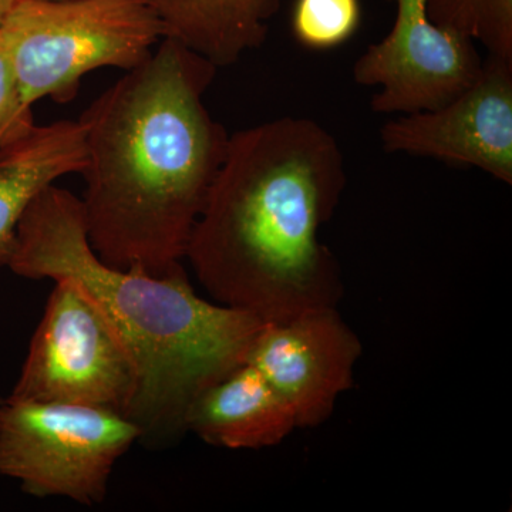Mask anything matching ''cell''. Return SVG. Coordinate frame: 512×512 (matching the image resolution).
<instances>
[{"instance_id":"6da1fadb","label":"cell","mask_w":512,"mask_h":512,"mask_svg":"<svg viewBox=\"0 0 512 512\" xmlns=\"http://www.w3.org/2000/svg\"><path fill=\"white\" fill-rule=\"evenodd\" d=\"M218 67L171 37L80 117L87 237L101 261L154 276L181 268L227 156L204 94Z\"/></svg>"},{"instance_id":"7a4b0ae2","label":"cell","mask_w":512,"mask_h":512,"mask_svg":"<svg viewBox=\"0 0 512 512\" xmlns=\"http://www.w3.org/2000/svg\"><path fill=\"white\" fill-rule=\"evenodd\" d=\"M348 184L338 140L281 117L229 136L185 258L212 301L278 323L338 306L342 274L320 241Z\"/></svg>"},{"instance_id":"3957f363","label":"cell","mask_w":512,"mask_h":512,"mask_svg":"<svg viewBox=\"0 0 512 512\" xmlns=\"http://www.w3.org/2000/svg\"><path fill=\"white\" fill-rule=\"evenodd\" d=\"M22 278L69 279L100 309L133 360L136 402L128 419L143 437L185 431V416L205 389L244 365L265 325L251 313L201 298L181 268L154 276L141 266L114 268L87 237L82 200L47 187L19 222L9 264Z\"/></svg>"},{"instance_id":"277c9868","label":"cell","mask_w":512,"mask_h":512,"mask_svg":"<svg viewBox=\"0 0 512 512\" xmlns=\"http://www.w3.org/2000/svg\"><path fill=\"white\" fill-rule=\"evenodd\" d=\"M28 106L73 100L101 67L134 69L165 37L147 0H15L0 22Z\"/></svg>"},{"instance_id":"5b68a950","label":"cell","mask_w":512,"mask_h":512,"mask_svg":"<svg viewBox=\"0 0 512 512\" xmlns=\"http://www.w3.org/2000/svg\"><path fill=\"white\" fill-rule=\"evenodd\" d=\"M141 437L113 410L8 397L0 403V476L32 497L99 504L117 461Z\"/></svg>"},{"instance_id":"8992f818","label":"cell","mask_w":512,"mask_h":512,"mask_svg":"<svg viewBox=\"0 0 512 512\" xmlns=\"http://www.w3.org/2000/svg\"><path fill=\"white\" fill-rule=\"evenodd\" d=\"M133 360L100 309L74 282L56 279L9 399L83 404L128 417Z\"/></svg>"},{"instance_id":"52a82bcc","label":"cell","mask_w":512,"mask_h":512,"mask_svg":"<svg viewBox=\"0 0 512 512\" xmlns=\"http://www.w3.org/2000/svg\"><path fill=\"white\" fill-rule=\"evenodd\" d=\"M390 2L397 6L392 30L353 66L359 86L379 87L370 106L375 113L436 109L476 82L484 60L473 40L436 25L429 0Z\"/></svg>"},{"instance_id":"ba28073f","label":"cell","mask_w":512,"mask_h":512,"mask_svg":"<svg viewBox=\"0 0 512 512\" xmlns=\"http://www.w3.org/2000/svg\"><path fill=\"white\" fill-rule=\"evenodd\" d=\"M386 153L480 168L512 184V59L488 55L480 76L443 106L387 121Z\"/></svg>"},{"instance_id":"9c48e42d","label":"cell","mask_w":512,"mask_h":512,"mask_svg":"<svg viewBox=\"0 0 512 512\" xmlns=\"http://www.w3.org/2000/svg\"><path fill=\"white\" fill-rule=\"evenodd\" d=\"M363 346L338 306H320L278 323H265L245 363L254 366L284 397L298 429L330 419L353 386Z\"/></svg>"},{"instance_id":"30bf717a","label":"cell","mask_w":512,"mask_h":512,"mask_svg":"<svg viewBox=\"0 0 512 512\" xmlns=\"http://www.w3.org/2000/svg\"><path fill=\"white\" fill-rule=\"evenodd\" d=\"M295 429L291 406L249 363L205 389L185 416V431L228 450L278 446Z\"/></svg>"},{"instance_id":"8fae6325","label":"cell","mask_w":512,"mask_h":512,"mask_svg":"<svg viewBox=\"0 0 512 512\" xmlns=\"http://www.w3.org/2000/svg\"><path fill=\"white\" fill-rule=\"evenodd\" d=\"M86 167V133L80 121L35 124L0 148V268H9L19 222L30 204L59 178L82 174Z\"/></svg>"},{"instance_id":"7c38bea8","label":"cell","mask_w":512,"mask_h":512,"mask_svg":"<svg viewBox=\"0 0 512 512\" xmlns=\"http://www.w3.org/2000/svg\"><path fill=\"white\" fill-rule=\"evenodd\" d=\"M177 40L217 67L237 63L268 36L281 0H147Z\"/></svg>"},{"instance_id":"4fadbf2b","label":"cell","mask_w":512,"mask_h":512,"mask_svg":"<svg viewBox=\"0 0 512 512\" xmlns=\"http://www.w3.org/2000/svg\"><path fill=\"white\" fill-rule=\"evenodd\" d=\"M430 19L480 42L488 55L512 59V0H429Z\"/></svg>"},{"instance_id":"5bb4252c","label":"cell","mask_w":512,"mask_h":512,"mask_svg":"<svg viewBox=\"0 0 512 512\" xmlns=\"http://www.w3.org/2000/svg\"><path fill=\"white\" fill-rule=\"evenodd\" d=\"M360 20L359 0H296L292 33L306 49L330 50L352 39Z\"/></svg>"},{"instance_id":"9a60e30c","label":"cell","mask_w":512,"mask_h":512,"mask_svg":"<svg viewBox=\"0 0 512 512\" xmlns=\"http://www.w3.org/2000/svg\"><path fill=\"white\" fill-rule=\"evenodd\" d=\"M35 126L32 107L23 100L18 77L0 33V148Z\"/></svg>"},{"instance_id":"2e32d148","label":"cell","mask_w":512,"mask_h":512,"mask_svg":"<svg viewBox=\"0 0 512 512\" xmlns=\"http://www.w3.org/2000/svg\"><path fill=\"white\" fill-rule=\"evenodd\" d=\"M13 2H15V0H0V22L5 18L8 10L12 8Z\"/></svg>"},{"instance_id":"e0dca14e","label":"cell","mask_w":512,"mask_h":512,"mask_svg":"<svg viewBox=\"0 0 512 512\" xmlns=\"http://www.w3.org/2000/svg\"><path fill=\"white\" fill-rule=\"evenodd\" d=\"M47 2H62V0H47Z\"/></svg>"},{"instance_id":"ac0fdd59","label":"cell","mask_w":512,"mask_h":512,"mask_svg":"<svg viewBox=\"0 0 512 512\" xmlns=\"http://www.w3.org/2000/svg\"><path fill=\"white\" fill-rule=\"evenodd\" d=\"M2 400H3V399H0V403H2Z\"/></svg>"}]
</instances>
